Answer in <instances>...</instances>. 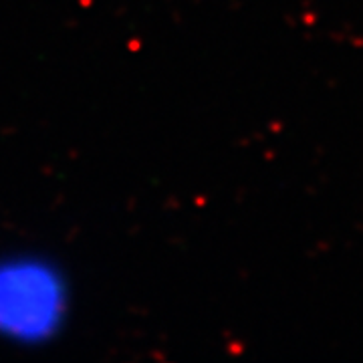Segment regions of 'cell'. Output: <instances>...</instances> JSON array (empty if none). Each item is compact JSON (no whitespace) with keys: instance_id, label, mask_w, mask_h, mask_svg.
Returning <instances> with one entry per match:
<instances>
[{"instance_id":"obj_1","label":"cell","mask_w":363,"mask_h":363,"mask_svg":"<svg viewBox=\"0 0 363 363\" xmlns=\"http://www.w3.org/2000/svg\"><path fill=\"white\" fill-rule=\"evenodd\" d=\"M73 291L65 271L47 255L16 250L0 255V339L47 345L65 331Z\"/></svg>"}]
</instances>
